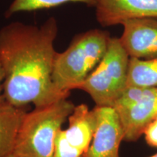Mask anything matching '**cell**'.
<instances>
[{
	"mask_svg": "<svg viewBox=\"0 0 157 157\" xmlns=\"http://www.w3.org/2000/svg\"><path fill=\"white\" fill-rule=\"evenodd\" d=\"M129 58L119 38L111 37L103 58L79 90L87 93L98 106L112 107L127 88Z\"/></svg>",
	"mask_w": 157,
	"mask_h": 157,
	"instance_id": "cell-4",
	"label": "cell"
},
{
	"mask_svg": "<svg viewBox=\"0 0 157 157\" xmlns=\"http://www.w3.org/2000/svg\"><path fill=\"white\" fill-rule=\"evenodd\" d=\"M6 157H18V156H17L16 155H15L14 154H11L8 155V156H6Z\"/></svg>",
	"mask_w": 157,
	"mask_h": 157,
	"instance_id": "cell-16",
	"label": "cell"
},
{
	"mask_svg": "<svg viewBox=\"0 0 157 157\" xmlns=\"http://www.w3.org/2000/svg\"><path fill=\"white\" fill-rule=\"evenodd\" d=\"M74 107L66 98L25 112L13 154L18 157H52L57 135Z\"/></svg>",
	"mask_w": 157,
	"mask_h": 157,
	"instance_id": "cell-3",
	"label": "cell"
},
{
	"mask_svg": "<svg viewBox=\"0 0 157 157\" xmlns=\"http://www.w3.org/2000/svg\"><path fill=\"white\" fill-rule=\"evenodd\" d=\"M67 3L82 4L94 7L96 0H13L5 11V16L8 18L19 13L52 9Z\"/></svg>",
	"mask_w": 157,
	"mask_h": 157,
	"instance_id": "cell-12",
	"label": "cell"
},
{
	"mask_svg": "<svg viewBox=\"0 0 157 157\" xmlns=\"http://www.w3.org/2000/svg\"><path fill=\"white\" fill-rule=\"evenodd\" d=\"M124 131V140L135 142L157 117V87H127L112 106Z\"/></svg>",
	"mask_w": 157,
	"mask_h": 157,
	"instance_id": "cell-5",
	"label": "cell"
},
{
	"mask_svg": "<svg viewBox=\"0 0 157 157\" xmlns=\"http://www.w3.org/2000/svg\"><path fill=\"white\" fill-rule=\"evenodd\" d=\"M149 157H157V154H154V155H153V156H149Z\"/></svg>",
	"mask_w": 157,
	"mask_h": 157,
	"instance_id": "cell-17",
	"label": "cell"
},
{
	"mask_svg": "<svg viewBox=\"0 0 157 157\" xmlns=\"http://www.w3.org/2000/svg\"><path fill=\"white\" fill-rule=\"evenodd\" d=\"M94 7L95 18L104 28L131 19L157 17V0H96Z\"/></svg>",
	"mask_w": 157,
	"mask_h": 157,
	"instance_id": "cell-8",
	"label": "cell"
},
{
	"mask_svg": "<svg viewBox=\"0 0 157 157\" xmlns=\"http://www.w3.org/2000/svg\"><path fill=\"white\" fill-rule=\"evenodd\" d=\"M157 87V57L129 58L127 87Z\"/></svg>",
	"mask_w": 157,
	"mask_h": 157,
	"instance_id": "cell-11",
	"label": "cell"
},
{
	"mask_svg": "<svg viewBox=\"0 0 157 157\" xmlns=\"http://www.w3.org/2000/svg\"><path fill=\"white\" fill-rule=\"evenodd\" d=\"M144 135L149 146L157 148V117L147 127Z\"/></svg>",
	"mask_w": 157,
	"mask_h": 157,
	"instance_id": "cell-14",
	"label": "cell"
},
{
	"mask_svg": "<svg viewBox=\"0 0 157 157\" xmlns=\"http://www.w3.org/2000/svg\"><path fill=\"white\" fill-rule=\"evenodd\" d=\"M111 38L109 31L90 29L76 34L63 52H57L52 76L56 89L69 94L79 90L103 58Z\"/></svg>",
	"mask_w": 157,
	"mask_h": 157,
	"instance_id": "cell-2",
	"label": "cell"
},
{
	"mask_svg": "<svg viewBox=\"0 0 157 157\" xmlns=\"http://www.w3.org/2000/svg\"><path fill=\"white\" fill-rule=\"evenodd\" d=\"M83 153L71 146L66 139L64 129H60L55 142L52 157H82Z\"/></svg>",
	"mask_w": 157,
	"mask_h": 157,
	"instance_id": "cell-13",
	"label": "cell"
},
{
	"mask_svg": "<svg viewBox=\"0 0 157 157\" xmlns=\"http://www.w3.org/2000/svg\"><path fill=\"white\" fill-rule=\"evenodd\" d=\"M96 127L91 144L82 157H119L124 131L117 111L111 106L93 109Z\"/></svg>",
	"mask_w": 157,
	"mask_h": 157,
	"instance_id": "cell-6",
	"label": "cell"
},
{
	"mask_svg": "<svg viewBox=\"0 0 157 157\" xmlns=\"http://www.w3.org/2000/svg\"><path fill=\"white\" fill-rule=\"evenodd\" d=\"M68 121V128L64 129L68 142L84 154L91 144L95 130V111L90 110L86 104L75 105Z\"/></svg>",
	"mask_w": 157,
	"mask_h": 157,
	"instance_id": "cell-9",
	"label": "cell"
},
{
	"mask_svg": "<svg viewBox=\"0 0 157 157\" xmlns=\"http://www.w3.org/2000/svg\"><path fill=\"white\" fill-rule=\"evenodd\" d=\"M58 23L50 17L40 25L14 21L0 29V59L5 101L17 107L48 105L68 98L52 82Z\"/></svg>",
	"mask_w": 157,
	"mask_h": 157,
	"instance_id": "cell-1",
	"label": "cell"
},
{
	"mask_svg": "<svg viewBox=\"0 0 157 157\" xmlns=\"http://www.w3.org/2000/svg\"><path fill=\"white\" fill-rule=\"evenodd\" d=\"M4 80H5V73H4V69L2 64L1 59H0V102L5 100L3 94V84Z\"/></svg>",
	"mask_w": 157,
	"mask_h": 157,
	"instance_id": "cell-15",
	"label": "cell"
},
{
	"mask_svg": "<svg viewBox=\"0 0 157 157\" xmlns=\"http://www.w3.org/2000/svg\"><path fill=\"white\" fill-rule=\"evenodd\" d=\"M26 111L5 99L0 102V157L13 154L18 129Z\"/></svg>",
	"mask_w": 157,
	"mask_h": 157,
	"instance_id": "cell-10",
	"label": "cell"
},
{
	"mask_svg": "<svg viewBox=\"0 0 157 157\" xmlns=\"http://www.w3.org/2000/svg\"><path fill=\"white\" fill-rule=\"evenodd\" d=\"M119 41L130 58L157 57V17L126 21Z\"/></svg>",
	"mask_w": 157,
	"mask_h": 157,
	"instance_id": "cell-7",
	"label": "cell"
}]
</instances>
